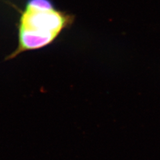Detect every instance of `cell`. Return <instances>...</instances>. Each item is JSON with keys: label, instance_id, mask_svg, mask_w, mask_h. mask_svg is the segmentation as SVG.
I'll return each mask as SVG.
<instances>
[{"label": "cell", "instance_id": "cell-1", "mask_svg": "<svg viewBox=\"0 0 160 160\" xmlns=\"http://www.w3.org/2000/svg\"><path fill=\"white\" fill-rule=\"evenodd\" d=\"M18 11V45L6 59L50 46L75 21L74 15L59 9L53 0H27Z\"/></svg>", "mask_w": 160, "mask_h": 160}]
</instances>
